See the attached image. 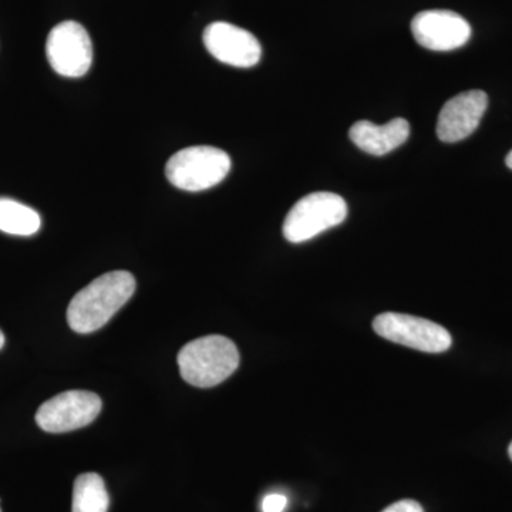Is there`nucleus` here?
Here are the masks:
<instances>
[{
	"mask_svg": "<svg viewBox=\"0 0 512 512\" xmlns=\"http://www.w3.org/2000/svg\"><path fill=\"white\" fill-rule=\"evenodd\" d=\"M136 291V279L127 271L99 276L77 292L67 308V322L74 332H96L123 308Z\"/></svg>",
	"mask_w": 512,
	"mask_h": 512,
	"instance_id": "1",
	"label": "nucleus"
},
{
	"mask_svg": "<svg viewBox=\"0 0 512 512\" xmlns=\"http://www.w3.org/2000/svg\"><path fill=\"white\" fill-rule=\"evenodd\" d=\"M239 360L235 343L220 335L192 340L178 353L181 376L202 389L225 382L238 369Z\"/></svg>",
	"mask_w": 512,
	"mask_h": 512,
	"instance_id": "2",
	"label": "nucleus"
},
{
	"mask_svg": "<svg viewBox=\"0 0 512 512\" xmlns=\"http://www.w3.org/2000/svg\"><path fill=\"white\" fill-rule=\"evenodd\" d=\"M231 170V158L211 146L187 147L175 153L165 165V175L174 187L183 191L210 190Z\"/></svg>",
	"mask_w": 512,
	"mask_h": 512,
	"instance_id": "3",
	"label": "nucleus"
},
{
	"mask_svg": "<svg viewBox=\"0 0 512 512\" xmlns=\"http://www.w3.org/2000/svg\"><path fill=\"white\" fill-rule=\"evenodd\" d=\"M348 217V204L333 192H312L293 205L284 222V237L302 244L322 232L342 224Z\"/></svg>",
	"mask_w": 512,
	"mask_h": 512,
	"instance_id": "4",
	"label": "nucleus"
},
{
	"mask_svg": "<svg viewBox=\"0 0 512 512\" xmlns=\"http://www.w3.org/2000/svg\"><path fill=\"white\" fill-rule=\"evenodd\" d=\"M373 329L377 335L426 353H441L450 349L451 335L443 326L431 320L416 318L404 313L387 312L373 320Z\"/></svg>",
	"mask_w": 512,
	"mask_h": 512,
	"instance_id": "5",
	"label": "nucleus"
},
{
	"mask_svg": "<svg viewBox=\"0 0 512 512\" xmlns=\"http://www.w3.org/2000/svg\"><path fill=\"white\" fill-rule=\"evenodd\" d=\"M46 55L50 66L63 77H82L93 63V45L89 33L73 20L59 23L49 33Z\"/></svg>",
	"mask_w": 512,
	"mask_h": 512,
	"instance_id": "6",
	"label": "nucleus"
},
{
	"mask_svg": "<svg viewBox=\"0 0 512 512\" xmlns=\"http://www.w3.org/2000/svg\"><path fill=\"white\" fill-rule=\"evenodd\" d=\"M101 399L86 390H69L39 407L36 423L46 433H67L92 424L101 412Z\"/></svg>",
	"mask_w": 512,
	"mask_h": 512,
	"instance_id": "7",
	"label": "nucleus"
},
{
	"mask_svg": "<svg viewBox=\"0 0 512 512\" xmlns=\"http://www.w3.org/2000/svg\"><path fill=\"white\" fill-rule=\"evenodd\" d=\"M412 32L420 46L433 52H451L470 40L471 26L451 10H424L414 16Z\"/></svg>",
	"mask_w": 512,
	"mask_h": 512,
	"instance_id": "8",
	"label": "nucleus"
},
{
	"mask_svg": "<svg viewBox=\"0 0 512 512\" xmlns=\"http://www.w3.org/2000/svg\"><path fill=\"white\" fill-rule=\"evenodd\" d=\"M204 45L212 57L229 66L248 69L259 63L261 43L248 30L227 22L211 23L204 30Z\"/></svg>",
	"mask_w": 512,
	"mask_h": 512,
	"instance_id": "9",
	"label": "nucleus"
},
{
	"mask_svg": "<svg viewBox=\"0 0 512 512\" xmlns=\"http://www.w3.org/2000/svg\"><path fill=\"white\" fill-rule=\"evenodd\" d=\"M488 96L483 90H468L444 104L437 120V137L443 143L453 144L470 137L480 126Z\"/></svg>",
	"mask_w": 512,
	"mask_h": 512,
	"instance_id": "10",
	"label": "nucleus"
},
{
	"mask_svg": "<svg viewBox=\"0 0 512 512\" xmlns=\"http://www.w3.org/2000/svg\"><path fill=\"white\" fill-rule=\"evenodd\" d=\"M410 136L409 121L394 119L383 126H376L370 121L362 120L353 124L349 137L360 150L370 156L382 157L403 146Z\"/></svg>",
	"mask_w": 512,
	"mask_h": 512,
	"instance_id": "11",
	"label": "nucleus"
},
{
	"mask_svg": "<svg viewBox=\"0 0 512 512\" xmlns=\"http://www.w3.org/2000/svg\"><path fill=\"white\" fill-rule=\"evenodd\" d=\"M42 220L33 208L12 198H0V231L5 234L30 237L39 232Z\"/></svg>",
	"mask_w": 512,
	"mask_h": 512,
	"instance_id": "12",
	"label": "nucleus"
},
{
	"mask_svg": "<svg viewBox=\"0 0 512 512\" xmlns=\"http://www.w3.org/2000/svg\"><path fill=\"white\" fill-rule=\"evenodd\" d=\"M109 505V493L99 474L86 473L76 478L73 488V512H107Z\"/></svg>",
	"mask_w": 512,
	"mask_h": 512,
	"instance_id": "13",
	"label": "nucleus"
},
{
	"mask_svg": "<svg viewBox=\"0 0 512 512\" xmlns=\"http://www.w3.org/2000/svg\"><path fill=\"white\" fill-rule=\"evenodd\" d=\"M288 505V498L282 494L266 495L262 501V511L264 512H282Z\"/></svg>",
	"mask_w": 512,
	"mask_h": 512,
	"instance_id": "14",
	"label": "nucleus"
},
{
	"mask_svg": "<svg viewBox=\"0 0 512 512\" xmlns=\"http://www.w3.org/2000/svg\"><path fill=\"white\" fill-rule=\"evenodd\" d=\"M383 512H424L423 507L414 500L397 501Z\"/></svg>",
	"mask_w": 512,
	"mask_h": 512,
	"instance_id": "15",
	"label": "nucleus"
},
{
	"mask_svg": "<svg viewBox=\"0 0 512 512\" xmlns=\"http://www.w3.org/2000/svg\"><path fill=\"white\" fill-rule=\"evenodd\" d=\"M505 164H507V167L512 170V150L508 153L507 158H505Z\"/></svg>",
	"mask_w": 512,
	"mask_h": 512,
	"instance_id": "16",
	"label": "nucleus"
},
{
	"mask_svg": "<svg viewBox=\"0 0 512 512\" xmlns=\"http://www.w3.org/2000/svg\"><path fill=\"white\" fill-rule=\"evenodd\" d=\"M5 346V335H3L2 330H0V349Z\"/></svg>",
	"mask_w": 512,
	"mask_h": 512,
	"instance_id": "17",
	"label": "nucleus"
},
{
	"mask_svg": "<svg viewBox=\"0 0 512 512\" xmlns=\"http://www.w3.org/2000/svg\"><path fill=\"white\" fill-rule=\"evenodd\" d=\"M508 454H510V458L512 460V443L510 444V447H508Z\"/></svg>",
	"mask_w": 512,
	"mask_h": 512,
	"instance_id": "18",
	"label": "nucleus"
},
{
	"mask_svg": "<svg viewBox=\"0 0 512 512\" xmlns=\"http://www.w3.org/2000/svg\"><path fill=\"white\" fill-rule=\"evenodd\" d=\"M0 512H2V511H0Z\"/></svg>",
	"mask_w": 512,
	"mask_h": 512,
	"instance_id": "19",
	"label": "nucleus"
}]
</instances>
